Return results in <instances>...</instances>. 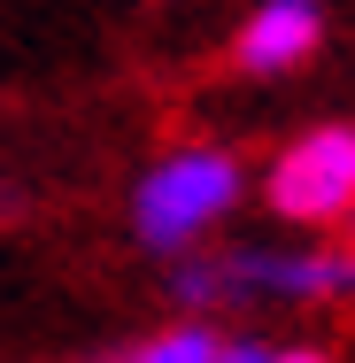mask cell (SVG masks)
<instances>
[{
  "instance_id": "1",
  "label": "cell",
  "mask_w": 355,
  "mask_h": 363,
  "mask_svg": "<svg viewBox=\"0 0 355 363\" xmlns=\"http://www.w3.org/2000/svg\"><path fill=\"white\" fill-rule=\"evenodd\" d=\"M170 301L216 317L232 301H355V247H224L178 255Z\"/></svg>"
},
{
  "instance_id": "2",
  "label": "cell",
  "mask_w": 355,
  "mask_h": 363,
  "mask_svg": "<svg viewBox=\"0 0 355 363\" xmlns=\"http://www.w3.org/2000/svg\"><path fill=\"white\" fill-rule=\"evenodd\" d=\"M240 194H247V170L232 147H170L132 186V232L154 255H186L201 232H216L240 209Z\"/></svg>"
},
{
  "instance_id": "3",
  "label": "cell",
  "mask_w": 355,
  "mask_h": 363,
  "mask_svg": "<svg viewBox=\"0 0 355 363\" xmlns=\"http://www.w3.org/2000/svg\"><path fill=\"white\" fill-rule=\"evenodd\" d=\"M263 201L286 224H348L355 217V124H317L286 140L263 170Z\"/></svg>"
},
{
  "instance_id": "4",
  "label": "cell",
  "mask_w": 355,
  "mask_h": 363,
  "mask_svg": "<svg viewBox=\"0 0 355 363\" xmlns=\"http://www.w3.org/2000/svg\"><path fill=\"white\" fill-rule=\"evenodd\" d=\"M325 39V8L317 0H263L240 31H232V62L247 77H278L293 62H309Z\"/></svg>"
},
{
  "instance_id": "5",
  "label": "cell",
  "mask_w": 355,
  "mask_h": 363,
  "mask_svg": "<svg viewBox=\"0 0 355 363\" xmlns=\"http://www.w3.org/2000/svg\"><path fill=\"white\" fill-rule=\"evenodd\" d=\"M216 348H224V333L209 317H186V325H162V333H147L132 348H108L93 363H216Z\"/></svg>"
},
{
  "instance_id": "6",
  "label": "cell",
  "mask_w": 355,
  "mask_h": 363,
  "mask_svg": "<svg viewBox=\"0 0 355 363\" xmlns=\"http://www.w3.org/2000/svg\"><path fill=\"white\" fill-rule=\"evenodd\" d=\"M216 363H278V348H271V340H224Z\"/></svg>"
},
{
  "instance_id": "7",
  "label": "cell",
  "mask_w": 355,
  "mask_h": 363,
  "mask_svg": "<svg viewBox=\"0 0 355 363\" xmlns=\"http://www.w3.org/2000/svg\"><path fill=\"white\" fill-rule=\"evenodd\" d=\"M278 363H332L325 348H278Z\"/></svg>"
},
{
  "instance_id": "8",
  "label": "cell",
  "mask_w": 355,
  "mask_h": 363,
  "mask_svg": "<svg viewBox=\"0 0 355 363\" xmlns=\"http://www.w3.org/2000/svg\"><path fill=\"white\" fill-rule=\"evenodd\" d=\"M348 247H355V217H348Z\"/></svg>"
}]
</instances>
